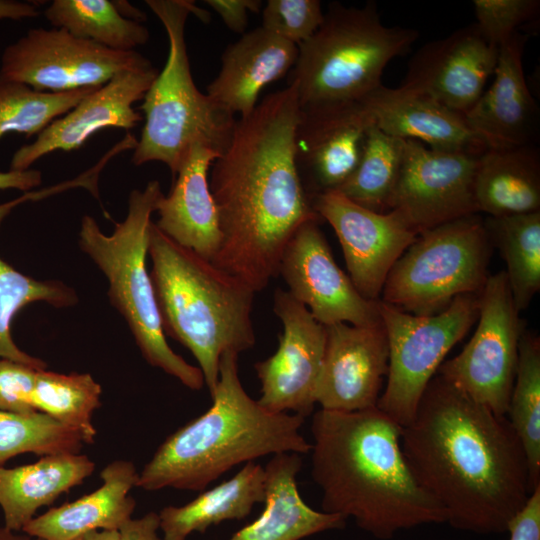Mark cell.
<instances>
[{
  "mask_svg": "<svg viewBox=\"0 0 540 540\" xmlns=\"http://www.w3.org/2000/svg\"><path fill=\"white\" fill-rule=\"evenodd\" d=\"M491 245L478 214L425 230L392 266L380 300L430 316L460 295L479 294L489 276Z\"/></svg>",
  "mask_w": 540,
  "mask_h": 540,
  "instance_id": "9c48e42d",
  "label": "cell"
},
{
  "mask_svg": "<svg viewBox=\"0 0 540 540\" xmlns=\"http://www.w3.org/2000/svg\"><path fill=\"white\" fill-rule=\"evenodd\" d=\"M476 26L495 46L507 41L522 24L536 16V0H474Z\"/></svg>",
  "mask_w": 540,
  "mask_h": 540,
  "instance_id": "f35d334b",
  "label": "cell"
},
{
  "mask_svg": "<svg viewBox=\"0 0 540 540\" xmlns=\"http://www.w3.org/2000/svg\"><path fill=\"white\" fill-rule=\"evenodd\" d=\"M372 125L364 102L300 107L295 161L310 199L337 190L352 175Z\"/></svg>",
  "mask_w": 540,
  "mask_h": 540,
  "instance_id": "e0dca14e",
  "label": "cell"
},
{
  "mask_svg": "<svg viewBox=\"0 0 540 540\" xmlns=\"http://www.w3.org/2000/svg\"><path fill=\"white\" fill-rule=\"evenodd\" d=\"M44 16L55 28L117 51H133L150 38L147 27L129 20L109 0H54Z\"/></svg>",
  "mask_w": 540,
  "mask_h": 540,
  "instance_id": "1f68e13d",
  "label": "cell"
},
{
  "mask_svg": "<svg viewBox=\"0 0 540 540\" xmlns=\"http://www.w3.org/2000/svg\"><path fill=\"white\" fill-rule=\"evenodd\" d=\"M101 385L89 373H57L40 369L31 396L35 411L77 431L92 444L97 430L93 414L101 406Z\"/></svg>",
  "mask_w": 540,
  "mask_h": 540,
  "instance_id": "d6a6232c",
  "label": "cell"
},
{
  "mask_svg": "<svg viewBox=\"0 0 540 540\" xmlns=\"http://www.w3.org/2000/svg\"><path fill=\"white\" fill-rule=\"evenodd\" d=\"M219 156L201 143L193 144L156 209L155 225L161 232L211 262L220 247L221 231L208 173Z\"/></svg>",
  "mask_w": 540,
  "mask_h": 540,
  "instance_id": "603a6c76",
  "label": "cell"
},
{
  "mask_svg": "<svg viewBox=\"0 0 540 540\" xmlns=\"http://www.w3.org/2000/svg\"><path fill=\"white\" fill-rule=\"evenodd\" d=\"M526 41L516 32L499 46L492 85L464 114L488 148L529 146L536 140L539 112L523 70Z\"/></svg>",
  "mask_w": 540,
  "mask_h": 540,
  "instance_id": "44dd1931",
  "label": "cell"
},
{
  "mask_svg": "<svg viewBox=\"0 0 540 540\" xmlns=\"http://www.w3.org/2000/svg\"><path fill=\"white\" fill-rule=\"evenodd\" d=\"M162 196L157 180L149 181L143 190L134 189L126 218L115 224L110 235L100 230L94 218L84 216L79 246L106 276L110 303L125 319L147 363L197 391L204 386L203 374L167 343L146 267L151 216Z\"/></svg>",
  "mask_w": 540,
  "mask_h": 540,
  "instance_id": "ba28073f",
  "label": "cell"
},
{
  "mask_svg": "<svg viewBox=\"0 0 540 540\" xmlns=\"http://www.w3.org/2000/svg\"><path fill=\"white\" fill-rule=\"evenodd\" d=\"M0 540H40V539L31 537L23 532H15V531L7 529L4 526H0Z\"/></svg>",
  "mask_w": 540,
  "mask_h": 540,
  "instance_id": "c3c4849f",
  "label": "cell"
},
{
  "mask_svg": "<svg viewBox=\"0 0 540 540\" xmlns=\"http://www.w3.org/2000/svg\"><path fill=\"white\" fill-rule=\"evenodd\" d=\"M401 447L419 486L453 528L507 532L533 487L523 446L506 416L493 413L435 375Z\"/></svg>",
  "mask_w": 540,
  "mask_h": 540,
  "instance_id": "7a4b0ae2",
  "label": "cell"
},
{
  "mask_svg": "<svg viewBox=\"0 0 540 540\" xmlns=\"http://www.w3.org/2000/svg\"><path fill=\"white\" fill-rule=\"evenodd\" d=\"M484 225L506 262L515 307L525 310L540 289V211L489 217Z\"/></svg>",
  "mask_w": 540,
  "mask_h": 540,
  "instance_id": "4dcf8cb0",
  "label": "cell"
},
{
  "mask_svg": "<svg viewBox=\"0 0 540 540\" xmlns=\"http://www.w3.org/2000/svg\"><path fill=\"white\" fill-rule=\"evenodd\" d=\"M119 531H93L75 540H118Z\"/></svg>",
  "mask_w": 540,
  "mask_h": 540,
  "instance_id": "7dc6e473",
  "label": "cell"
},
{
  "mask_svg": "<svg viewBox=\"0 0 540 540\" xmlns=\"http://www.w3.org/2000/svg\"><path fill=\"white\" fill-rule=\"evenodd\" d=\"M323 18L319 0H268L261 27L298 46L316 32Z\"/></svg>",
  "mask_w": 540,
  "mask_h": 540,
  "instance_id": "74e56055",
  "label": "cell"
},
{
  "mask_svg": "<svg viewBox=\"0 0 540 540\" xmlns=\"http://www.w3.org/2000/svg\"><path fill=\"white\" fill-rule=\"evenodd\" d=\"M84 441L74 429L41 412L0 410V467L25 453L39 456L80 453Z\"/></svg>",
  "mask_w": 540,
  "mask_h": 540,
  "instance_id": "8d00e7d4",
  "label": "cell"
},
{
  "mask_svg": "<svg viewBox=\"0 0 540 540\" xmlns=\"http://www.w3.org/2000/svg\"><path fill=\"white\" fill-rule=\"evenodd\" d=\"M299 112L294 84L266 95L248 116L236 119L227 148L211 166L221 231L212 263L256 293L278 275L295 231L322 220L296 166Z\"/></svg>",
  "mask_w": 540,
  "mask_h": 540,
  "instance_id": "6da1fadb",
  "label": "cell"
},
{
  "mask_svg": "<svg viewBox=\"0 0 540 540\" xmlns=\"http://www.w3.org/2000/svg\"><path fill=\"white\" fill-rule=\"evenodd\" d=\"M479 212L490 217L540 211V157L535 145L488 148L475 176Z\"/></svg>",
  "mask_w": 540,
  "mask_h": 540,
  "instance_id": "f1b7e54d",
  "label": "cell"
},
{
  "mask_svg": "<svg viewBox=\"0 0 540 540\" xmlns=\"http://www.w3.org/2000/svg\"><path fill=\"white\" fill-rule=\"evenodd\" d=\"M38 15L39 10L34 4L14 0H0V20H22Z\"/></svg>",
  "mask_w": 540,
  "mask_h": 540,
  "instance_id": "f6af8a7d",
  "label": "cell"
},
{
  "mask_svg": "<svg viewBox=\"0 0 540 540\" xmlns=\"http://www.w3.org/2000/svg\"><path fill=\"white\" fill-rule=\"evenodd\" d=\"M53 194L51 188L28 192L12 201L0 204V226L17 205ZM76 292L58 280H36L16 270L0 257V358L24 363L36 369H46V363L21 350L14 342L11 325L16 314L26 305L45 302L56 308L76 304Z\"/></svg>",
  "mask_w": 540,
  "mask_h": 540,
  "instance_id": "f546056e",
  "label": "cell"
},
{
  "mask_svg": "<svg viewBox=\"0 0 540 540\" xmlns=\"http://www.w3.org/2000/svg\"><path fill=\"white\" fill-rule=\"evenodd\" d=\"M506 417L519 438L533 487L540 485V339L524 330Z\"/></svg>",
  "mask_w": 540,
  "mask_h": 540,
  "instance_id": "836d02e7",
  "label": "cell"
},
{
  "mask_svg": "<svg viewBox=\"0 0 540 540\" xmlns=\"http://www.w3.org/2000/svg\"><path fill=\"white\" fill-rule=\"evenodd\" d=\"M115 5L122 16L129 20L141 22L145 19V14L136 7L129 4L127 1H114Z\"/></svg>",
  "mask_w": 540,
  "mask_h": 540,
  "instance_id": "bcb514c9",
  "label": "cell"
},
{
  "mask_svg": "<svg viewBox=\"0 0 540 540\" xmlns=\"http://www.w3.org/2000/svg\"><path fill=\"white\" fill-rule=\"evenodd\" d=\"M94 470V461L80 453L45 455L31 464L13 468L1 466L3 526L22 532L40 508L82 484Z\"/></svg>",
  "mask_w": 540,
  "mask_h": 540,
  "instance_id": "4316f807",
  "label": "cell"
},
{
  "mask_svg": "<svg viewBox=\"0 0 540 540\" xmlns=\"http://www.w3.org/2000/svg\"><path fill=\"white\" fill-rule=\"evenodd\" d=\"M238 355L222 354L209 409L170 434L139 472L137 487L203 491L233 467L311 444L300 433L305 418L263 408L243 388Z\"/></svg>",
  "mask_w": 540,
  "mask_h": 540,
  "instance_id": "277c9868",
  "label": "cell"
},
{
  "mask_svg": "<svg viewBox=\"0 0 540 540\" xmlns=\"http://www.w3.org/2000/svg\"><path fill=\"white\" fill-rule=\"evenodd\" d=\"M163 24L169 50L166 63L143 97L145 123L131 161L139 166L159 161L174 179L191 146L201 143L220 155L227 148L236 118L198 90L185 42L190 14L208 22L210 14L188 0H147Z\"/></svg>",
  "mask_w": 540,
  "mask_h": 540,
  "instance_id": "8992f818",
  "label": "cell"
},
{
  "mask_svg": "<svg viewBox=\"0 0 540 540\" xmlns=\"http://www.w3.org/2000/svg\"><path fill=\"white\" fill-rule=\"evenodd\" d=\"M265 499V470L250 461L230 479L205 490L181 506H166L158 512L163 540H187L225 521L242 520Z\"/></svg>",
  "mask_w": 540,
  "mask_h": 540,
  "instance_id": "83f0119b",
  "label": "cell"
},
{
  "mask_svg": "<svg viewBox=\"0 0 540 540\" xmlns=\"http://www.w3.org/2000/svg\"><path fill=\"white\" fill-rule=\"evenodd\" d=\"M97 88L45 92L0 78V139L10 133L37 136Z\"/></svg>",
  "mask_w": 540,
  "mask_h": 540,
  "instance_id": "d590c367",
  "label": "cell"
},
{
  "mask_svg": "<svg viewBox=\"0 0 540 540\" xmlns=\"http://www.w3.org/2000/svg\"><path fill=\"white\" fill-rule=\"evenodd\" d=\"M404 143L405 139L391 136L372 125L356 169L337 190L369 210L389 211L402 165Z\"/></svg>",
  "mask_w": 540,
  "mask_h": 540,
  "instance_id": "e575fe53",
  "label": "cell"
},
{
  "mask_svg": "<svg viewBox=\"0 0 540 540\" xmlns=\"http://www.w3.org/2000/svg\"><path fill=\"white\" fill-rule=\"evenodd\" d=\"M311 204L336 233L355 288L364 298L379 300L392 266L418 233L397 211L369 210L338 190L314 195Z\"/></svg>",
  "mask_w": 540,
  "mask_h": 540,
  "instance_id": "9a60e30c",
  "label": "cell"
},
{
  "mask_svg": "<svg viewBox=\"0 0 540 540\" xmlns=\"http://www.w3.org/2000/svg\"><path fill=\"white\" fill-rule=\"evenodd\" d=\"M151 65L136 50H112L63 28L38 27L4 49L0 78L57 93L100 87L121 72Z\"/></svg>",
  "mask_w": 540,
  "mask_h": 540,
  "instance_id": "7c38bea8",
  "label": "cell"
},
{
  "mask_svg": "<svg viewBox=\"0 0 540 540\" xmlns=\"http://www.w3.org/2000/svg\"><path fill=\"white\" fill-rule=\"evenodd\" d=\"M297 56V45L257 27L226 47L206 94L234 117H246L260 92L292 69Z\"/></svg>",
  "mask_w": 540,
  "mask_h": 540,
  "instance_id": "cb8c5ba5",
  "label": "cell"
},
{
  "mask_svg": "<svg viewBox=\"0 0 540 540\" xmlns=\"http://www.w3.org/2000/svg\"><path fill=\"white\" fill-rule=\"evenodd\" d=\"M319 222L302 224L283 251L278 274L288 292L324 326L381 324L380 299L368 300L358 292L334 260Z\"/></svg>",
  "mask_w": 540,
  "mask_h": 540,
  "instance_id": "2e32d148",
  "label": "cell"
},
{
  "mask_svg": "<svg viewBox=\"0 0 540 540\" xmlns=\"http://www.w3.org/2000/svg\"><path fill=\"white\" fill-rule=\"evenodd\" d=\"M38 370L0 358V410L18 414L37 412L32 407L31 396Z\"/></svg>",
  "mask_w": 540,
  "mask_h": 540,
  "instance_id": "ab89813d",
  "label": "cell"
},
{
  "mask_svg": "<svg viewBox=\"0 0 540 540\" xmlns=\"http://www.w3.org/2000/svg\"><path fill=\"white\" fill-rule=\"evenodd\" d=\"M157 74L152 65L117 74L50 123L34 142L20 147L12 156L10 169L27 170L51 152L79 149L102 129L134 128L143 118L133 104L143 99Z\"/></svg>",
  "mask_w": 540,
  "mask_h": 540,
  "instance_id": "ffe728a7",
  "label": "cell"
},
{
  "mask_svg": "<svg viewBox=\"0 0 540 540\" xmlns=\"http://www.w3.org/2000/svg\"><path fill=\"white\" fill-rule=\"evenodd\" d=\"M42 182V175L39 170H11L0 172V190L18 189L30 191L39 186Z\"/></svg>",
  "mask_w": 540,
  "mask_h": 540,
  "instance_id": "ee69618b",
  "label": "cell"
},
{
  "mask_svg": "<svg viewBox=\"0 0 540 540\" xmlns=\"http://www.w3.org/2000/svg\"><path fill=\"white\" fill-rule=\"evenodd\" d=\"M418 37L415 29L384 25L373 2H332L320 27L298 45L288 84L296 86L300 107L365 102L382 86L387 64Z\"/></svg>",
  "mask_w": 540,
  "mask_h": 540,
  "instance_id": "52a82bcc",
  "label": "cell"
},
{
  "mask_svg": "<svg viewBox=\"0 0 540 540\" xmlns=\"http://www.w3.org/2000/svg\"><path fill=\"white\" fill-rule=\"evenodd\" d=\"M273 310L283 325L276 352L254 365L260 381L257 402L274 413L306 418L313 412L326 327L288 291L276 289Z\"/></svg>",
  "mask_w": 540,
  "mask_h": 540,
  "instance_id": "5bb4252c",
  "label": "cell"
},
{
  "mask_svg": "<svg viewBox=\"0 0 540 540\" xmlns=\"http://www.w3.org/2000/svg\"><path fill=\"white\" fill-rule=\"evenodd\" d=\"M222 19L226 27L235 32L244 34L248 25L250 13H258L262 7L260 0H206Z\"/></svg>",
  "mask_w": 540,
  "mask_h": 540,
  "instance_id": "60d3db41",
  "label": "cell"
},
{
  "mask_svg": "<svg viewBox=\"0 0 540 540\" xmlns=\"http://www.w3.org/2000/svg\"><path fill=\"white\" fill-rule=\"evenodd\" d=\"M478 297L479 322L473 336L437 372L493 413L506 416L525 326L505 271L489 275Z\"/></svg>",
  "mask_w": 540,
  "mask_h": 540,
  "instance_id": "8fae6325",
  "label": "cell"
},
{
  "mask_svg": "<svg viewBox=\"0 0 540 540\" xmlns=\"http://www.w3.org/2000/svg\"><path fill=\"white\" fill-rule=\"evenodd\" d=\"M364 103L375 126L391 136L426 143L434 150L476 156L488 149L469 127L464 114L419 91L382 85Z\"/></svg>",
  "mask_w": 540,
  "mask_h": 540,
  "instance_id": "7402d4cb",
  "label": "cell"
},
{
  "mask_svg": "<svg viewBox=\"0 0 540 540\" xmlns=\"http://www.w3.org/2000/svg\"><path fill=\"white\" fill-rule=\"evenodd\" d=\"M118 540H163L158 513L150 511L141 517L131 518L119 530Z\"/></svg>",
  "mask_w": 540,
  "mask_h": 540,
  "instance_id": "7bdbcfd3",
  "label": "cell"
},
{
  "mask_svg": "<svg viewBox=\"0 0 540 540\" xmlns=\"http://www.w3.org/2000/svg\"><path fill=\"white\" fill-rule=\"evenodd\" d=\"M311 433V476L322 491V511L352 518L380 540L446 522L407 465L402 427L377 406L356 412L319 409Z\"/></svg>",
  "mask_w": 540,
  "mask_h": 540,
  "instance_id": "3957f363",
  "label": "cell"
},
{
  "mask_svg": "<svg viewBox=\"0 0 540 540\" xmlns=\"http://www.w3.org/2000/svg\"><path fill=\"white\" fill-rule=\"evenodd\" d=\"M498 55L499 48L473 24L421 47L408 65L402 86L465 114L484 93Z\"/></svg>",
  "mask_w": 540,
  "mask_h": 540,
  "instance_id": "d6986e66",
  "label": "cell"
},
{
  "mask_svg": "<svg viewBox=\"0 0 540 540\" xmlns=\"http://www.w3.org/2000/svg\"><path fill=\"white\" fill-rule=\"evenodd\" d=\"M478 295H460L445 310L430 316L412 315L379 300L389 363L377 407L401 427L413 419L447 353L478 320Z\"/></svg>",
  "mask_w": 540,
  "mask_h": 540,
  "instance_id": "30bf717a",
  "label": "cell"
},
{
  "mask_svg": "<svg viewBox=\"0 0 540 540\" xmlns=\"http://www.w3.org/2000/svg\"><path fill=\"white\" fill-rule=\"evenodd\" d=\"M479 158L405 139L389 211L401 214L418 234L478 214L474 185Z\"/></svg>",
  "mask_w": 540,
  "mask_h": 540,
  "instance_id": "4fadbf2b",
  "label": "cell"
},
{
  "mask_svg": "<svg viewBox=\"0 0 540 540\" xmlns=\"http://www.w3.org/2000/svg\"><path fill=\"white\" fill-rule=\"evenodd\" d=\"M301 467V454L285 452L272 455L264 467L262 513L228 540H302L321 532L345 528L346 518L317 511L302 499L297 485Z\"/></svg>",
  "mask_w": 540,
  "mask_h": 540,
  "instance_id": "484cf974",
  "label": "cell"
},
{
  "mask_svg": "<svg viewBox=\"0 0 540 540\" xmlns=\"http://www.w3.org/2000/svg\"><path fill=\"white\" fill-rule=\"evenodd\" d=\"M509 540H540V485L509 524Z\"/></svg>",
  "mask_w": 540,
  "mask_h": 540,
  "instance_id": "b9f144b4",
  "label": "cell"
},
{
  "mask_svg": "<svg viewBox=\"0 0 540 540\" xmlns=\"http://www.w3.org/2000/svg\"><path fill=\"white\" fill-rule=\"evenodd\" d=\"M326 327V345L315 392L320 409L356 412L377 406L388 373L389 347L383 324Z\"/></svg>",
  "mask_w": 540,
  "mask_h": 540,
  "instance_id": "ac0fdd59",
  "label": "cell"
},
{
  "mask_svg": "<svg viewBox=\"0 0 540 540\" xmlns=\"http://www.w3.org/2000/svg\"><path fill=\"white\" fill-rule=\"evenodd\" d=\"M138 477L132 461H112L102 469L96 490L35 516L22 532L40 540H75L93 531H119L133 518L136 501L130 492Z\"/></svg>",
  "mask_w": 540,
  "mask_h": 540,
  "instance_id": "d4e9b609",
  "label": "cell"
},
{
  "mask_svg": "<svg viewBox=\"0 0 540 540\" xmlns=\"http://www.w3.org/2000/svg\"><path fill=\"white\" fill-rule=\"evenodd\" d=\"M148 254L164 334L193 354L211 395L222 354H240L256 343L251 319L255 292L171 240L153 222Z\"/></svg>",
  "mask_w": 540,
  "mask_h": 540,
  "instance_id": "5b68a950",
  "label": "cell"
}]
</instances>
